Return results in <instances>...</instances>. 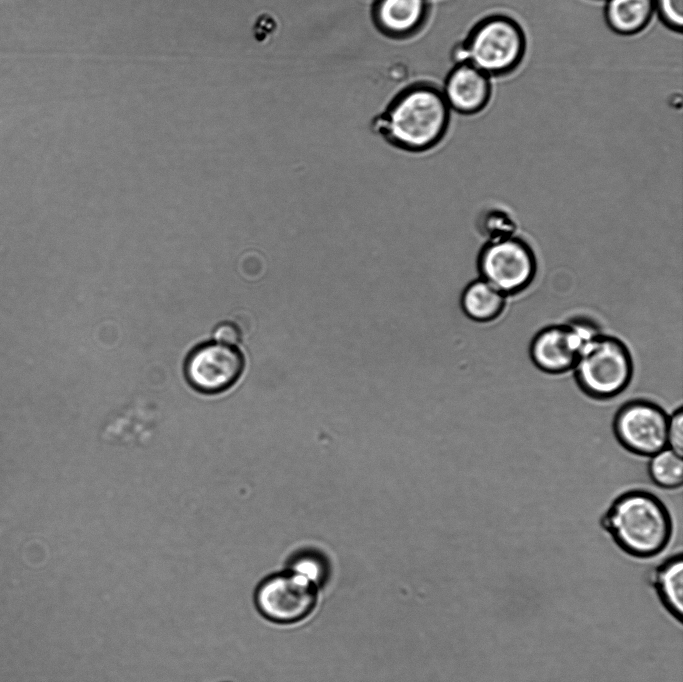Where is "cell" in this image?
<instances>
[{
  "label": "cell",
  "mask_w": 683,
  "mask_h": 682,
  "mask_svg": "<svg viewBox=\"0 0 683 682\" xmlns=\"http://www.w3.org/2000/svg\"><path fill=\"white\" fill-rule=\"evenodd\" d=\"M451 121L439 86L414 82L400 90L372 122V129L396 149L421 153L436 147L446 136Z\"/></svg>",
  "instance_id": "obj_1"
},
{
  "label": "cell",
  "mask_w": 683,
  "mask_h": 682,
  "mask_svg": "<svg viewBox=\"0 0 683 682\" xmlns=\"http://www.w3.org/2000/svg\"><path fill=\"white\" fill-rule=\"evenodd\" d=\"M599 522L620 551L638 560L653 559L663 553L674 532L666 504L653 492L641 488L619 494Z\"/></svg>",
  "instance_id": "obj_2"
},
{
  "label": "cell",
  "mask_w": 683,
  "mask_h": 682,
  "mask_svg": "<svg viewBox=\"0 0 683 682\" xmlns=\"http://www.w3.org/2000/svg\"><path fill=\"white\" fill-rule=\"evenodd\" d=\"M527 38L520 23L513 17L489 14L473 25L466 37L455 47V62L467 61L492 77L514 72L522 63Z\"/></svg>",
  "instance_id": "obj_3"
},
{
  "label": "cell",
  "mask_w": 683,
  "mask_h": 682,
  "mask_svg": "<svg viewBox=\"0 0 683 682\" xmlns=\"http://www.w3.org/2000/svg\"><path fill=\"white\" fill-rule=\"evenodd\" d=\"M572 370L574 380L585 396L607 401L629 387L634 361L623 340L598 332L584 341Z\"/></svg>",
  "instance_id": "obj_4"
},
{
  "label": "cell",
  "mask_w": 683,
  "mask_h": 682,
  "mask_svg": "<svg viewBox=\"0 0 683 682\" xmlns=\"http://www.w3.org/2000/svg\"><path fill=\"white\" fill-rule=\"evenodd\" d=\"M477 270L480 278L509 297L531 286L538 262L530 244L515 234L487 240L478 253Z\"/></svg>",
  "instance_id": "obj_5"
},
{
  "label": "cell",
  "mask_w": 683,
  "mask_h": 682,
  "mask_svg": "<svg viewBox=\"0 0 683 682\" xmlns=\"http://www.w3.org/2000/svg\"><path fill=\"white\" fill-rule=\"evenodd\" d=\"M319 587L301 574L286 569L260 581L254 591V605L267 621L293 625L304 621L318 604Z\"/></svg>",
  "instance_id": "obj_6"
},
{
  "label": "cell",
  "mask_w": 683,
  "mask_h": 682,
  "mask_svg": "<svg viewBox=\"0 0 683 682\" xmlns=\"http://www.w3.org/2000/svg\"><path fill=\"white\" fill-rule=\"evenodd\" d=\"M669 414L658 403L631 399L616 411L612 430L618 443L631 454L651 457L667 447Z\"/></svg>",
  "instance_id": "obj_7"
},
{
  "label": "cell",
  "mask_w": 683,
  "mask_h": 682,
  "mask_svg": "<svg viewBox=\"0 0 683 682\" xmlns=\"http://www.w3.org/2000/svg\"><path fill=\"white\" fill-rule=\"evenodd\" d=\"M598 332L596 324L587 319L545 326L531 339L529 357L543 373L565 374L573 369L584 341Z\"/></svg>",
  "instance_id": "obj_8"
},
{
  "label": "cell",
  "mask_w": 683,
  "mask_h": 682,
  "mask_svg": "<svg viewBox=\"0 0 683 682\" xmlns=\"http://www.w3.org/2000/svg\"><path fill=\"white\" fill-rule=\"evenodd\" d=\"M244 367L245 358L236 346L212 341L190 351L184 362V375L195 391L215 395L233 387Z\"/></svg>",
  "instance_id": "obj_9"
},
{
  "label": "cell",
  "mask_w": 683,
  "mask_h": 682,
  "mask_svg": "<svg viewBox=\"0 0 683 682\" xmlns=\"http://www.w3.org/2000/svg\"><path fill=\"white\" fill-rule=\"evenodd\" d=\"M451 109L471 116L483 111L492 97L491 77L467 61L455 62L441 87Z\"/></svg>",
  "instance_id": "obj_10"
},
{
  "label": "cell",
  "mask_w": 683,
  "mask_h": 682,
  "mask_svg": "<svg viewBox=\"0 0 683 682\" xmlns=\"http://www.w3.org/2000/svg\"><path fill=\"white\" fill-rule=\"evenodd\" d=\"M430 0H373L371 20L376 30L392 40H407L426 26Z\"/></svg>",
  "instance_id": "obj_11"
},
{
  "label": "cell",
  "mask_w": 683,
  "mask_h": 682,
  "mask_svg": "<svg viewBox=\"0 0 683 682\" xmlns=\"http://www.w3.org/2000/svg\"><path fill=\"white\" fill-rule=\"evenodd\" d=\"M651 587L667 614L682 623L683 618V555L673 553L658 563L651 574Z\"/></svg>",
  "instance_id": "obj_12"
},
{
  "label": "cell",
  "mask_w": 683,
  "mask_h": 682,
  "mask_svg": "<svg viewBox=\"0 0 683 682\" xmlns=\"http://www.w3.org/2000/svg\"><path fill=\"white\" fill-rule=\"evenodd\" d=\"M654 15V0H605L606 25L621 36L641 33Z\"/></svg>",
  "instance_id": "obj_13"
},
{
  "label": "cell",
  "mask_w": 683,
  "mask_h": 682,
  "mask_svg": "<svg viewBox=\"0 0 683 682\" xmlns=\"http://www.w3.org/2000/svg\"><path fill=\"white\" fill-rule=\"evenodd\" d=\"M507 297L482 278L469 282L460 296V307L472 321L489 323L498 319Z\"/></svg>",
  "instance_id": "obj_14"
},
{
  "label": "cell",
  "mask_w": 683,
  "mask_h": 682,
  "mask_svg": "<svg viewBox=\"0 0 683 682\" xmlns=\"http://www.w3.org/2000/svg\"><path fill=\"white\" fill-rule=\"evenodd\" d=\"M647 471L657 487L667 490L678 489L683 483L682 455L666 447L650 457Z\"/></svg>",
  "instance_id": "obj_15"
},
{
  "label": "cell",
  "mask_w": 683,
  "mask_h": 682,
  "mask_svg": "<svg viewBox=\"0 0 683 682\" xmlns=\"http://www.w3.org/2000/svg\"><path fill=\"white\" fill-rule=\"evenodd\" d=\"M479 230L487 240L515 235L517 226L513 218L504 210L489 209L478 221Z\"/></svg>",
  "instance_id": "obj_16"
},
{
  "label": "cell",
  "mask_w": 683,
  "mask_h": 682,
  "mask_svg": "<svg viewBox=\"0 0 683 682\" xmlns=\"http://www.w3.org/2000/svg\"><path fill=\"white\" fill-rule=\"evenodd\" d=\"M288 569L295 571L320 587L328 578V563L320 554L307 552L294 556Z\"/></svg>",
  "instance_id": "obj_17"
},
{
  "label": "cell",
  "mask_w": 683,
  "mask_h": 682,
  "mask_svg": "<svg viewBox=\"0 0 683 682\" xmlns=\"http://www.w3.org/2000/svg\"><path fill=\"white\" fill-rule=\"evenodd\" d=\"M655 14L662 24L673 32L683 28V0H654Z\"/></svg>",
  "instance_id": "obj_18"
},
{
  "label": "cell",
  "mask_w": 683,
  "mask_h": 682,
  "mask_svg": "<svg viewBox=\"0 0 683 682\" xmlns=\"http://www.w3.org/2000/svg\"><path fill=\"white\" fill-rule=\"evenodd\" d=\"M667 447L675 453H683V408L679 406L670 415L667 426Z\"/></svg>",
  "instance_id": "obj_19"
},
{
  "label": "cell",
  "mask_w": 683,
  "mask_h": 682,
  "mask_svg": "<svg viewBox=\"0 0 683 682\" xmlns=\"http://www.w3.org/2000/svg\"><path fill=\"white\" fill-rule=\"evenodd\" d=\"M213 336L216 342L236 346L241 339V331L234 323L223 322L216 326Z\"/></svg>",
  "instance_id": "obj_20"
}]
</instances>
